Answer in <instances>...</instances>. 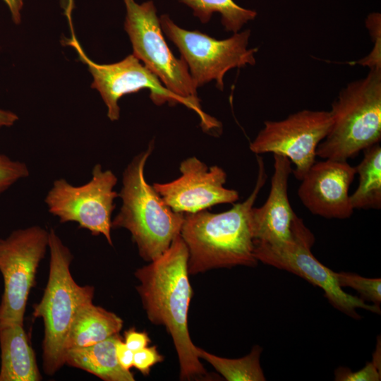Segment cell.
<instances>
[{
    "label": "cell",
    "mask_w": 381,
    "mask_h": 381,
    "mask_svg": "<svg viewBox=\"0 0 381 381\" xmlns=\"http://www.w3.org/2000/svg\"><path fill=\"white\" fill-rule=\"evenodd\" d=\"M188 259L187 246L179 235L160 257L134 274L140 282L136 289L147 318L155 325H163L172 338L182 380L207 377L188 329L193 294Z\"/></svg>",
    "instance_id": "1"
},
{
    "label": "cell",
    "mask_w": 381,
    "mask_h": 381,
    "mask_svg": "<svg viewBox=\"0 0 381 381\" xmlns=\"http://www.w3.org/2000/svg\"><path fill=\"white\" fill-rule=\"evenodd\" d=\"M164 360L162 355L159 353L155 346L145 347L134 351L133 366L138 369L143 375H147L150 368L157 363Z\"/></svg>",
    "instance_id": "26"
},
{
    "label": "cell",
    "mask_w": 381,
    "mask_h": 381,
    "mask_svg": "<svg viewBox=\"0 0 381 381\" xmlns=\"http://www.w3.org/2000/svg\"><path fill=\"white\" fill-rule=\"evenodd\" d=\"M197 355L208 362L228 381H264L266 378L260 363L262 348L253 346L244 357L231 359L222 358L197 346Z\"/></svg>",
    "instance_id": "20"
},
{
    "label": "cell",
    "mask_w": 381,
    "mask_h": 381,
    "mask_svg": "<svg viewBox=\"0 0 381 381\" xmlns=\"http://www.w3.org/2000/svg\"><path fill=\"white\" fill-rule=\"evenodd\" d=\"M153 143L133 157L123 173L119 197L122 200L111 228L131 234L140 256L146 262L160 257L180 235L184 214L174 212L145 178V167Z\"/></svg>",
    "instance_id": "3"
},
{
    "label": "cell",
    "mask_w": 381,
    "mask_h": 381,
    "mask_svg": "<svg viewBox=\"0 0 381 381\" xmlns=\"http://www.w3.org/2000/svg\"><path fill=\"white\" fill-rule=\"evenodd\" d=\"M380 14L373 13L368 16L366 19V26L370 30L371 37L374 41V49L365 59L359 61L363 66H368L370 69L381 68L380 58Z\"/></svg>",
    "instance_id": "24"
},
{
    "label": "cell",
    "mask_w": 381,
    "mask_h": 381,
    "mask_svg": "<svg viewBox=\"0 0 381 381\" xmlns=\"http://www.w3.org/2000/svg\"><path fill=\"white\" fill-rule=\"evenodd\" d=\"M274 173L265 202L250 212V225L253 242L279 244L291 236L296 215L288 196V182L292 173L291 162L285 156L273 154Z\"/></svg>",
    "instance_id": "15"
},
{
    "label": "cell",
    "mask_w": 381,
    "mask_h": 381,
    "mask_svg": "<svg viewBox=\"0 0 381 381\" xmlns=\"http://www.w3.org/2000/svg\"><path fill=\"white\" fill-rule=\"evenodd\" d=\"M332 124L316 155L347 161L381 139V68H370L362 79L339 93L329 111Z\"/></svg>",
    "instance_id": "4"
},
{
    "label": "cell",
    "mask_w": 381,
    "mask_h": 381,
    "mask_svg": "<svg viewBox=\"0 0 381 381\" xmlns=\"http://www.w3.org/2000/svg\"><path fill=\"white\" fill-rule=\"evenodd\" d=\"M28 176L29 170L25 163L0 155V195L18 180Z\"/></svg>",
    "instance_id": "23"
},
{
    "label": "cell",
    "mask_w": 381,
    "mask_h": 381,
    "mask_svg": "<svg viewBox=\"0 0 381 381\" xmlns=\"http://www.w3.org/2000/svg\"><path fill=\"white\" fill-rule=\"evenodd\" d=\"M48 242L49 231L40 226L17 229L0 238V272L4 279L0 323L23 324L28 296Z\"/></svg>",
    "instance_id": "10"
},
{
    "label": "cell",
    "mask_w": 381,
    "mask_h": 381,
    "mask_svg": "<svg viewBox=\"0 0 381 381\" xmlns=\"http://www.w3.org/2000/svg\"><path fill=\"white\" fill-rule=\"evenodd\" d=\"M315 238L302 219L294 217L291 238L279 244L253 242L258 261L292 272L322 289L329 303L339 310L359 318L356 308L380 313V307L368 305L361 298L346 293L339 285L335 272L322 264L311 252Z\"/></svg>",
    "instance_id": "8"
},
{
    "label": "cell",
    "mask_w": 381,
    "mask_h": 381,
    "mask_svg": "<svg viewBox=\"0 0 381 381\" xmlns=\"http://www.w3.org/2000/svg\"><path fill=\"white\" fill-rule=\"evenodd\" d=\"M257 181L243 202L222 212L205 210L184 214L180 235L188 251L189 274L214 268L257 265L250 212L267 178L262 158L257 155Z\"/></svg>",
    "instance_id": "2"
},
{
    "label": "cell",
    "mask_w": 381,
    "mask_h": 381,
    "mask_svg": "<svg viewBox=\"0 0 381 381\" xmlns=\"http://www.w3.org/2000/svg\"><path fill=\"white\" fill-rule=\"evenodd\" d=\"M339 285L342 287H351L358 292L362 300L371 301L379 306L381 302L380 278H366L350 272H336Z\"/></svg>",
    "instance_id": "22"
},
{
    "label": "cell",
    "mask_w": 381,
    "mask_h": 381,
    "mask_svg": "<svg viewBox=\"0 0 381 381\" xmlns=\"http://www.w3.org/2000/svg\"><path fill=\"white\" fill-rule=\"evenodd\" d=\"M117 181L111 170L102 171L101 164H97L91 180L84 185L74 186L64 179L55 180L44 202L61 223L77 222L94 236L103 235L112 246L111 214L114 200L119 197L114 190Z\"/></svg>",
    "instance_id": "9"
},
{
    "label": "cell",
    "mask_w": 381,
    "mask_h": 381,
    "mask_svg": "<svg viewBox=\"0 0 381 381\" xmlns=\"http://www.w3.org/2000/svg\"><path fill=\"white\" fill-rule=\"evenodd\" d=\"M123 1L126 8L124 29L131 42L133 54L179 98L181 104L198 114L204 130L220 129V122L202 111L186 63L182 58H176L169 48L153 1L141 4L134 0Z\"/></svg>",
    "instance_id": "6"
},
{
    "label": "cell",
    "mask_w": 381,
    "mask_h": 381,
    "mask_svg": "<svg viewBox=\"0 0 381 381\" xmlns=\"http://www.w3.org/2000/svg\"><path fill=\"white\" fill-rule=\"evenodd\" d=\"M356 174L355 167L347 161L326 159L315 162L301 180L298 198L315 215L347 219L353 212L349 190Z\"/></svg>",
    "instance_id": "14"
},
{
    "label": "cell",
    "mask_w": 381,
    "mask_h": 381,
    "mask_svg": "<svg viewBox=\"0 0 381 381\" xmlns=\"http://www.w3.org/2000/svg\"><path fill=\"white\" fill-rule=\"evenodd\" d=\"M49 272L41 301L33 306V315L44 322L43 368L55 374L65 364L66 341L79 308L92 301L94 287L80 286L73 279L70 265L73 259L55 231H49Z\"/></svg>",
    "instance_id": "5"
},
{
    "label": "cell",
    "mask_w": 381,
    "mask_h": 381,
    "mask_svg": "<svg viewBox=\"0 0 381 381\" xmlns=\"http://www.w3.org/2000/svg\"><path fill=\"white\" fill-rule=\"evenodd\" d=\"M18 119V116L13 112L0 109V128L11 126Z\"/></svg>",
    "instance_id": "30"
},
{
    "label": "cell",
    "mask_w": 381,
    "mask_h": 381,
    "mask_svg": "<svg viewBox=\"0 0 381 381\" xmlns=\"http://www.w3.org/2000/svg\"><path fill=\"white\" fill-rule=\"evenodd\" d=\"M71 11L72 3L68 2L66 7V14L71 37L64 38V42L72 47L76 51L79 59L87 66L93 78L91 87L99 92L107 107V116L111 121L119 119L120 108L118 102L120 98L143 89L150 90V97L156 105L168 103L174 106L181 103L179 98L169 91L159 79L133 54L109 64H100L91 60L75 37Z\"/></svg>",
    "instance_id": "11"
},
{
    "label": "cell",
    "mask_w": 381,
    "mask_h": 381,
    "mask_svg": "<svg viewBox=\"0 0 381 381\" xmlns=\"http://www.w3.org/2000/svg\"><path fill=\"white\" fill-rule=\"evenodd\" d=\"M159 21L162 31L186 63L196 88L214 80L216 87L223 90L226 72L255 64V55L258 49L248 47L250 30L219 40L198 30L180 28L167 14L160 16Z\"/></svg>",
    "instance_id": "7"
},
{
    "label": "cell",
    "mask_w": 381,
    "mask_h": 381,
    "mask_svg": "<svg viewBox=\"0 0 381 381\" xmlns=\"http://www.w3.org/2000/svg\"><path fill=\"white\" fill-rule=\"evenodd\" d=\"M335 380L339 381H378L380 369L373 362H368L361 370L352 372L346 368H339L335 371Z\"/></svg>",
    "instance_id": "25"
},
{
    "label": "cell",
    "mask_w": 381,
    "mask_h": 381,
    "mask_svg": "<svg viewBox=\"0 0 381 381\" xmlns=\"http://www.w3.org/2000/svg\"><path fill=\"white\" fill-rule=\"evenodd\" d=\"M0 381H38L42 379L23 324L0 323Z\"/></svg>",
    "instance_id": "16"
},
{
    "label": "cell",
    "mask_w": 381,
    "mask_h": 381,
    "mask_svg": "<svg viewBox=\"0 0 381 381\" xmlns=\"http://www.w3.org/2000/svg\"><path fill=\"white\" fill-rule=\"evenodd\" d=\"M364 156L355 167L358 175V186L350 195L353 209L381 207V147L375 144L363 150Z\"/></svg>",
    "instance_id": "19"
},
{
    "label": "cell",
    "mask_w": 381,
    "mask_h": 381,
    "mask_svg": "<svg viewBox=\"0 0 381 381\" xmlns=\"http://www.w3.org/2000/svg\"><path fill=\"white\" fill-rule=\"evenodd\" d=\"M193 11L202 23L209 22L214 13L221 14V22L226 32L236 33L244 24L253 20L257 12L238 6L233 0H179Z\"/></svg>",
    "instance_id": "21"
},
{
    "label": "cell",
    "mask_w": 381,
    "mask_h": 381,
    "mask_svg": "<svg viewBox=\"0 0 381 381\" xmlns=\"http://www.w3.org/2000/svg\"><path fill=\"white\" fill-rule=\"evenodd\" d=\"M331 124L329 111L303 109L280 121H265L249 147L257 155L285 156L294 164L292 173L301 181L315 163L317 147Z\"/></svg>",
    "instance_id": "12"
},
{
    "label": "cell",
    "mask_w": 381,
    "mask_h": 381,
    "mask_svg": "<svg viewBox=\"0 0 381 381\" xmlns=\"http://www.w3.org/2000/svg\"><path fill=\"white\" fill-rule=\"evenodd\" d=\"M119 334L93 345L68 349L65 363L93 374L104 381H133V375L119 364L116 354Z\"/></svg>",
    "instance_id": "17"
},
{
    "label": "cell",
    "mask_w": 381,
    "mask_h": 381,
    "mask_svg": "<svg viewBox=\"0 0 381 381\" xmlns=\"http://www.w3.org/2000/svg\"><path fill=\"white\" fill-rule=\"evenodd\" d=\"M150 342V339L145 332H138L131 328L124 332V343L133 352L147 346Z\"/></svg>",
    "instance_id": "27"
},
{
    "label": "cell",
    "mask_w": 381,
    "mask_h": 381,
    "mask_svg": "<svg viewBox=\"0 0 381 381\" xmlns=\"http://www.w3.org/2000/svg\"><path fill=\"white\" fill-rule=\"evenodd\" d=\"M181 176L168 183L152 186L174 212L195 213L218 204L233 203L238 193L224 186L226 174L218 166L207 167L195 157L183 160Z\"/></svg>",
    "instance_id": "13"
},
{
    "label": "cell",
    "mask_w": 381,
    "mask_h": 381,
    "mask_svg": "<svg viewBox=\"0 0 381 381\" xmlns=\"http://www.w3.org/2000/svg\"><path fill=\"white\" fill-rule=\"evenodd\" d=\"M123 322L115 313L93 304L92 301L78 309L66 341V351L71 348L93 345L119 334Z\"/></svg>",
    "instance_id": "18"
},
{
    "label": "cell",
    "mask_w": 381,
    "mask_h": 381,
    "mask_svg": "<svg viewBox=\"0 0 381 381\" xmlns=\"http://www.w3.org/2000/svg\"><path fill=\"white\" fill-rule=\"evenodd\" d=\"M8 6L13 21L16 24H19L21 20V10L23 5V0H3Z\"/></svg>",
    "instance_id": "29"
},
{
    "label": "cell",
    "mask_w": 381,
    "mask_h": 381,
    "mask_svg": "<svg viewBox=\"0 0 381 381\" xmlns=\"http://www.w3.org/2000/svg\"><path fill=\"white\" fill-rule=\"evenodd\" d=\"M134 352L129 349L121 337L116 344V354L119 364L126 370H130L133 366Z\"/></svg>",
    "instance_id": "28"
}]
</instances>
